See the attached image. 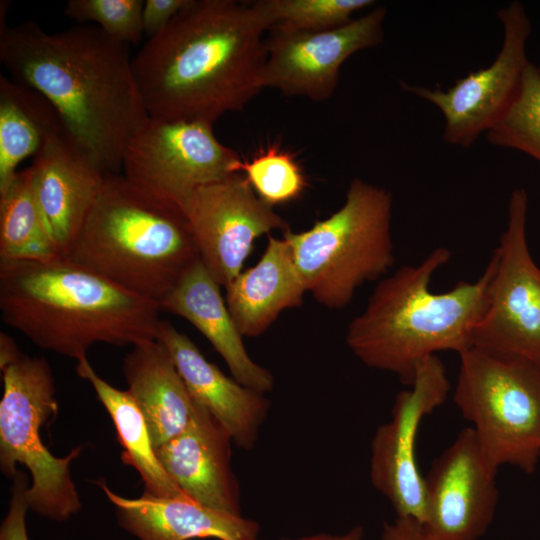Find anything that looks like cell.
Wrapping results in <instances>:
<instances>
[{"mask_svg": "<svg viewBox=\"0 0 540 540\" xmlns=\"http://www.w3.org/2000/svg\"><path fill=\"white\" fill-rule=\"evenodd\" d=\"M143 0H69L65 14L78 21L96 23L111 37L137 43L144 33Z\"/></svg>", "mask_w": 540, "mask_h": 540, "instance_id": "obj_29", "label": "cell"}, {"mask_svg": "<svg viewBox=\"0 0 540 540\" xmlns=\"http://www.w3.org/2000/svg\"><path fill=\"white\" fill-rule=\"evenodd\" d=\"M181 208L201 262L224 288L243 270L256 239L289 229L241 173L199 187Z\"/></svg>", "mask_w": 540, "mask_h": 540, "instance_id": "obj_13", "label": "cell"}, {"mask_svg": "<svg viewBox=\"0 0 540 540\" xmlns=\"http://www.w3.org/2000/svg\"><path fill=\"white\" fill-rule=\"evenodd\" d=\"M492 145L519 150L540 162V70L529 62L518 93L501 119L485 133Z\"/></svg>", "mask_w": 540, "mask_h": 540, "instance_id": "obj_26", "label": "cell"}, {"mask_svg": "<svg viewBox=\"0 0 540 540\" xmlns=\"http://www.w3.org/2000/svg\"><path fill=\"white\" fill-rule=\"evenodd\" d=\"M386 13L380 5L343 26L319 32L270 29L263 88L317 102L329 99L342 64L353 54L382 43Z\"/></svg>", "mask_w": 540, "mask_h": 540, "instance_id": "obj_14", "label": "cell"}, {"mask_svg": "<svg viewBox=\"0 0 540 540\" xmlns=\"http://www.w3.org/2000/svg\"><path fill=\"white\" fill-rule=\"evenodd\" d=\"M76 362L77 375L90 383L110 415L122 447V462L137 471L143 493L155 497L186 496L158 459L147 421L128 390L115 388L100 377L87 357Z\"/></svg>", "mask_w": 540, "mask_h": 540, "instance_id": "obj_23", "label": "cell"}, {"mask_svg": "<svg viewBox=\"0 0 540 540\" xmlns=\"http://www.w3.org/2000/svg\"><path fill=\"white\" fill-rule=\"evenodd\" d=\"M504 35L500 51L485 68L459 78L447 90L403 84L409 91L434 104L444 117L445 142L471 146L490 130L514 101L530 62L526 42L531 22L523 4L513 1L497 11Z\"/></svg>", "mask_w": 540, "mask_h": 540, "instance_id": "obj_11", "label": "cell"}, {"mask_svg": "<svg viewBox=\"0 0 540 540\" xmlns=\"http://www.w3.org/2000/svg\"><path fill=\"white\" fill-rule=\"evenodd\" d=\"M232 443L224 427L196 403L188 426L157 447L156 454L186 496L206 507L241 515L239 483L231 466Z\"/></svg>", "mask_w": 540, "mask_h": 540, "instance_id": "obj_17", "label": "cell"}, {"mask_svg": "<svg viewBox=\"0 0 540 540\" xmlns=\"http://www.w3.org/2000/svg\"><path fill=\"white\" fill-rule=\"evenodd\" d=\"M378 540H431L423 524L408 517L385 522Z\"/></svg>", "mask_w": 540, "mask_h": 540, "instance_id": "obj_32", "label": "cell"}, {"mask_svg": "<svg viewBox=\"0 0 540 540\" xmlns=\"http://www.w3.org/2000/svg\"><path fill=\"white\" fill-rule=\"evenodd\" d=\"M68 259L158 303L200 259L182 208L108 174Z\"/></svg>", "mask_w": 540, "mask_h": 540, "instance_id": "obj_5", "label": "cell"}, {"mask_svg": "<svg viewBox=\"0 0 540 540\" xmlns=\"http://www.w3.org/2000/svg\"><path fill=\"white\" fill-rule=\"evenodd\" d=\"M157 340L170 353L193 400L224 427L234 445L253 449L270 410L265 394L223 373L169 321H160Z\"/></svg>", "mask_w": 540, "mask_h": 540, "instance_id": "obj_18", "label": "cell"}, {"mask_svg": "<svg viewBox=\"0 0 540 540\" xmlns=\"http://www.w3.org/2000/svg\"><path fill=\"white\" fill-rule=\"evenodd\" d=\"M0 15L4 68L53 105L65 132L97 166L117 174L128 142L148 118L129 44L97 25L48 33L35 21L9 27Z\"/></svg>", "mask_w": 540, "mask_h": 540, "instance_id": "obj_1", "label": "cell"}, {"mask_svg": "<svg viewBox=\"0 0 540 540\" xmlns=\"http://www.w3.org/2000/svg\"><path fill=\"white\" fill-rule=\"evenodd\" d=\"M157 302L68 258L0 261L2 321L36 346L79 361L97 343L157 340Z\"/></svg>", "mask_w": 540, "mask_h": 540, "instance_id": "obj_3", "label": "cell"}, {"mask_svg": "<svg viewBox=\"0 0 540 540\" xmlns=\"http://www.w3.org/2000/svg\"><path fill=\"white\" fill-rule=\"evenodd\" d=\"M392 209L388 189L354 178L337 211L307 230L283 232L306 292L316 302L342 309L359 287L394 266Z\"/></svg>", "mask_w": 540, "mask_h": 540, "instance_id": "obj_6", "label": "cell"}, {"mask_svg": "<svg viewBox=\"0 0 540 540\" xmlns=\"http://www.w3.org/2000/svg\"><path fill=\"white\" fill-rule=\"evenodd\" d=\"M459 359L453 399L472 423L490 467L534 473L540 460V368L476 347Z\"/></svg>", "mask_w": 540, "mask_h": 540, "instance_id": "obj_8", "label": "cell"}, {"mask_svg": "<svg viewBox=\"0 0 540 540\" xmlns=\"http://www.w3.org/2000/svg\"><path fill=\"white\" fill-rule=\"evenodd\" d=\"M539 70H540V65L538 66Z\"/></svg>", "mask_w": 540, "mask_h": 540, "instance_id": "obj_34", "label": "cell"}, {"mask_svg": "<svg viewBox=\"0 0 540 540\" xmlns=\"http://www.w3.org/2000/svg\"><path fill=\"white\" fill-rule=\"evenodd\" d=\"M496 472L475 432L462 429L424 476L425 520L431 540H479L498 505Z\"/></svg>", "mask_w": 540, "mask_h": 540, "instance_id": "obj_15", "label": "cell"}, {"mask_svg": "<svg viewBox=\"0 0 540 540\" xmlns=\"http://www.w3.org/2000/svg\"><path fill=\"white\" fill-rule=\"evenodd\" d=\"M239 171L245 173L257 196L271 207L298 199L307 186L294 157L276 147L267 148L251 161H242Z\"/></svg>", "mask_w": 540, "mask_h": 540, "instance_id": "obj_28", "label": "cell"}, {"mask_svg": "<svg viewBox=\"0 0 540 540\" xmlns=\"http://www.w3.org/2000/svg\"><path fill=\"white\" fill-rule=\"evenodd\" d=\"M190 0H146L142 11L143 31L148 39L161 32Z\"/></svg>", "mask_w": 540, "mask_h": 540, "instance_id": "obj_31", "label": "cell"}, {"mask_svg": "<svg viewBox=\"0 0 540 540\" xmlns=\"http://www.w3.org/2000/svg\"><path fill=\"white\" fill-rule=\"evenodd\" d=\"M220 288L199 259L159 302V308L184 318L199 330L235 380L258 392H270L274 377L248 354Z\"/></svg>", "mask_w": 540, "mask_h": 540, "instance_id": "obj_20", "label": "cell"}, {"mask_svg": "<svg viewBox=\"0 0 540 540\" xmlns=\"http://www.w3.org/2000/svg\"><path fill=\"white\" fill-rule=\"evenodd\" d=\"M53 105L35 89L0 76V187L17 173V166L36 156L64 131Z\"/></svg>", "mask_w": 540, "mask_h": 540, "instance_id": "obj_24", "label": "cell"}, {"mask_svg": "<svg viewBox=\"0 0 540 540\" xmlns=\"http://www.w3.org/2000/svg\"><path fill=\"white\" fill-rule=\"evenodd\" d=\"M269 26L252 3L190 0L132 58L149 117L213 125L263 88Z\"/></svg>", "mask_w": 540, "mask_h": 540, "instance_id": "obj_2", "label": "cell"}, {"mask_svg": "<svg viewBox=\"0 0 540 540\" xmlns=\"http://www.w3.org/2000/svg\"><path fill=\"white\" fill-rule=\"evenodd\" d=\"M528 196L515 188L505 230L491 258L488 303L472 333L471 347L524 359L540 368V268L526 236Z\"/></svg>", "mask_w": 540, "mask_h": 540, "instance_id": "obj_9", "label": "cell"}, {"mask_svg": "<svg viewBox=\"0 0 540 540\" xmlns=\"http://www.w3.org/2000/svg\"><path fill=\"white\" fill-rule=\"evenodd\" d=\"M0 369V469L12 478L17 465L26 467L31 478L26 492L29 509L49 520L66 521L82 507L71 464L85 446L56 457L42 441L41 428L59 410L52 368L43 357L20 353Z\"/></svg>", "mask_w": 540, "mask_h": 540, "instance_id": "obj_7", "label": "cell"}, {"mask_svg": "<svg viewBox=\"0 0 540 540\" xmlns=\"http://www.w3.org/2000/svg\"><path fill=\"white\" fill-rule=\"evenodd\" d=\"M61 257L43 221L30 167L0 187V261H50Z\"/></svg>", "mask_w": 540, "mask_h": 540, "instance_id": "obj_25", "label": "cell"}, {"mask_svg": "<svg viewBox=\"0 0 540 540\" xmlns=\"http://www.w3.org/2000/svg\"><path fill=\"white\" fill-rule=\"evenodd\" d=\"M450 389L443 362L430 356L419 365L409 389L397 394L390 420L371 440V484L398 517L424 523L425 479L417 464L416 441L421 422L445 402Z\"/></svg>", "mask_w": 540, "mask_h": 540, "instance_id": "obj_12", "label": "cell"}, {"mask_svg": "<svg viewBox=\"0 0 540 540\" xmlns=\"http://www.w3.org/2000/svg\"><path fill=\"white\" fill-rule=\"evenodd\" d=\"M278 540H364V530L361 526L356 525L342 533L323 532Z\"/></svg>", "mask_w": 540, "mask_h": 540, "instance_id": "obj_33", "label": "cell"}, {"mask_svg": "<svg viewBox=\"0 0 540 540\" xmlns=\"http://www.w3.org/2000/svg\"><path fill=\"white\" fill-rule=\"evenodd\" d=\"M241 162L211 124L148 116L125 148L122 169L136 188L182 207L199 187L240 173Z\"/></svg>", "mask_w": 540, "mask_h": 540, "instance_id": "obj_10", "label": "cell"}, {"mask_svg": "<svg viewBox=\"0 0 540 540\" xmlns=\"http://www.w3.org/2000/svg\"><path fill=\"white\" fill-rule=\"evenodd\" d=\"M9 508L0 526V540H29L26 514L29 509L26 492L29 487L27 475L17 471L12 477Z\"/></svg>", "mask_w": 540, "mask_h": 540, "instance_id": "obj_30", "label": "cell"}, {"mask_svg": "<svg viewBox=\"0 0 540 540\" xmlns=\"http://www.w3.org/2000/svg\"><path fill=\"white\" fill-rule=\"evenodd\" d=\"M272 28L319 32L350 22L352 15L374 5L372 0H258L251 2Z\"/></svg>", "mask_w": 540, "mask_h": 540, "instance_id": "obj_27", "label": "cell"}, {"mask_svg": "<svg viewBox=\"0 0 540 540\" xmlns=\"http://www.w3.org/2000/svg\"><path fill=\"white\" fill-rule=\"evenodd\" d=\"M228 310L243 337L264 334L279 315L303 302L306 289L287 239L268 235L258 262L226 287Z\"/></svg>", "mask_w": 540, "mask_h": 540, "instance_id": "obj_21", "label": "cell"}, {"mask_svg": "<svg viewBox=\"0 0 540 540\" xmlns=\"http://www.w3.org/2000/svg\"><path fill=\"white\" fill-rule=\"evenodd\" d=\"M97 484L115 507L120 526L139 540H260V526L242 515L221 512L187 496L123 497Z\"/></svg>", "mask_w": 540, "mask_h": 540, "instance_id": "obj_19", "label": "cell"}, {"mask_svg": "<svg viewBox=\"0 0 540 540\" xmlns=\"http://www.w3.org/2000/svg\"><path fill=\"white\" fill-rule=\"evenodd\" d=\"M30 170L45 226L67 258L105 181V173L64 131L34 157Z\"/></svg>", "mask_w": 540, "mask_h": 540, "instance_id": "obj_16", "label": "cell"}, {"mask_svg": "<svg viewBox=\"0 0 540 540\" xmlns=\"http://www.w3.org/2000/svg\"><path fill=\"white\" fill-rule=\"evenodd\" d=\"M450 259L451 251L440 246L419 264L381 278L346 331L347 346L364 365L395 374L410 386L430 356L471 347L487 307L494 263L490 258L474 282L461 280L449 291L432 292L433 275Z\"/></svg>", "mask_w": 540, "mask_h": 540, "instance_id": "obj_4", "label": "cell"}, {"mask_svg": "<svg viewBox=\"0 0 540 540\" xmlns=\"http://www.w3.org/2000/svg\"><path fill=\"white\" fill-rule=\"evenodd\" d=\"M122 370L155 449L183 432L196 403L166 347L158 340L133 346L123 358Z\"/></svg>", "mask_w": 540, "mask_h": 540, "instance_id": "obj_22", "label": "cell"}]
</instances>
